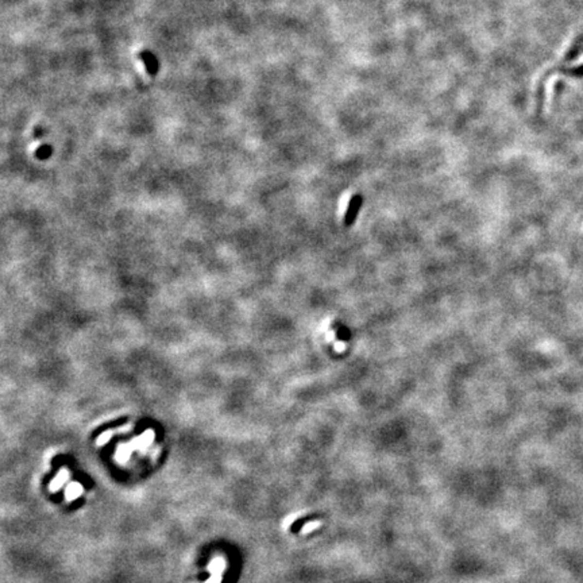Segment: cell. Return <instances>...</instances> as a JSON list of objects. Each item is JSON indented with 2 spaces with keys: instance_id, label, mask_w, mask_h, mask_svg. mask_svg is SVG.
I'll return each instance as SVG.
<instances>
[{
  "instance_id": "1",
  "label": "cell",
  "mask_w": 583,
  "mask_h": 583,
  "mask_svg": "<svg viewBox=\"0 0 583 583\" xmlns=\"http://www.w3.org/2000/svg\"><path fill=\"white\" fill-rule=\"evenodd\" d=\"M139 57H141L142 61L144 62L149 74H150V76H156L157 73H158V60L156 58V55L153 54V53H150V52H147V50H143V52L139 53Z\"/></svg>"
},
{
  "instance_id": "5",
  "label": "cell",
  "mask_w": 583,
  "mask_h": 583,
  "mask_svg": "<svg viewBox=\"0 0 583 583\" xmlns=\"http://www.w3.org/2000/svg\"><path fill=\"white\" fill-rule=\"evenodd\" d=\"M224 568H226V562H224L223 558H216V559H213L210 563V565H208V570H210V571L212 572L213 575L220 574V572H222Z\"/></svg>"
},
{
  "instance_id": "4",
  "label": "cell",
  "mask_w": 583,
  "mask_h": 583,
  "mask_svg": "<svg viewBox=\"0 0 583 583\" xmlns=\"http://www.w3.org/2000/svg\"><path fill=\"white\" fill-rule=\"evenodd\" d=\"M81 493H83V486H81L80 483H71L69 486L66 487V501H73V499H76Z\"/></svg>"
},
{
  "instance_id": "9",
  "label": "cell",
  "mask_w": 583,
  "mask_h": 583,
  "mask_svg": "<svg viewBox=\"0 0 583 583\" xmlns=\"http://www.w3.org/2000/svg\"><path fill=\"white\" fill-rule=\"evenodd\" d=\"M220 581H222V577H220V575H217V577L216 575H213V577L210 578L205 583H220Z\"/></svg>"
},
{
  "instance_id": "7",
  "label": "cell",
  "mask_w": 583,
  "mask_h": 583,
  "mask_svg": "<svg viewBox=\"0 0 583 583\" xmlns=\"http://www.w3.org/2000/svg\"><path fill=\"white\" fill-rule=\"evenodd\" d=\"M347 334H349V332H347V330H346L344 327H342V325L337 327V336L340 337V339H343V340L349 339V335H347Z\"/></svg>"
},
{
  "instance_id": "3",
  "label": "cell",
  "mask_w": 583,
  "mask_h": 583,
  "mask_svg": "<svg viewBox=\"0 0 583 583\" xmlns=\"http://www.w3.org/2000/svg\"><path fill=\"white\" fill-rule=\"evenodd\" d=\"M68 479H69V473H68V470L62 469L54 479L50 482V490H52V492H57Z\"/></svg>"
},
{
  "instance_id": "6",
  "label": "cell",
  "mask_w": 583,
  "mask_h": 583,
  "mask_svg": "<svg viewBox=\"0 0 583 583\" xmlns=\"http://www.w3.org/2000/svg\"><path fill=\"white\" fill-rule=\"evenodd\" d=\"M318 517H319V516H307V517L299 518V520H296L295 523L290 525V530H295V532H297V530L302 529V527H304V525H307L308 523H313L315 520H318Z\"/></svg>"
},
{
  "instance_id": "8",
  "label": "cell",
  "mask_w": 583,
  "mask_h": 583,
  "mask_svg": "<svg viewBox=\"0 0 583 583\" xmlns=\"http://www.w3.org/2000/svg\"><path fill=\"white\" fill-rule=\"evenodd\" d=\"M572 74H575V76H583V65H579L578 68H575V69H572L571 71Z\"/></svg>"
},
{
  "instance_id": "2",
  "label": "cell",
  "mask_w": 583,
  "mask_h": 583,
  "mask_svg": "<svg viewBox=\"0 0 583 583\" xmlns=\"http://www.w3.org/2000/svg\"><path fill=\"white\" fill-rule=\"evenodd\" d=\"M359 208H361V198L354 197L353 200H351V203H350L349 211H347L346 217H344V224L350 226L351 223L354 222V219L356 217V213H358Z\"/></svg>"
}]
</instances>
